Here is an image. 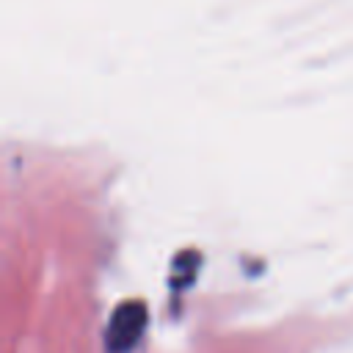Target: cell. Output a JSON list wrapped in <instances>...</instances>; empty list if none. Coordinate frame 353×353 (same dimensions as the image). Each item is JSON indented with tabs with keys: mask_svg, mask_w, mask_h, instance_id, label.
I'll return each instance as SVG.
<instances>
[{
	"mask_svg": "<svg viewBox=\"0 0 353 353\" xmlns=\"http://www.w3.org/2000/svg\"><path fill=\"white\" fill-rule=\"evenodd\" d=\"M146 303L143 301H124L113 309L110 320H108V331H105V345L110 353H124L130 350L143 328H146Z\"/></svg>",
	"mask_w": 353,
	"mask_h": 353,
	"instance_id": "1",
	"label": "cell"
}]
</instances>
